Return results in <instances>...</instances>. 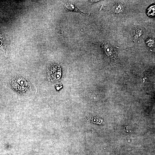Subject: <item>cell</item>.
I'll return each instance as SVG.
<instances>
[{
	"instance_id": "1",
	"label": "cell",
	"mask_w": 155,
	"mask_h": 155,
	"mask_svg": "<svg viewBox=\"0 0 155 155\" xmlns=\"http://www.w3.org/2000/svg\"><path fill=\"white\" fill-rule=\"evenodd\" d=\"M12 87L21 94H27L31 92L32 86L30 82L21 77L12 79L11 82Z\"/></svg>"
},
{
	"instance_id": "2",
	"label": "cell",
	"mask_w": 155,
	"mask_h": 155,
	"mask_svg": "<svg viewBox=\"0 0 155 155\" xmlns=\"http://www.w3.org/2000/svg\"><path fill=\"white\" fill-rule=\"evenodd\" d=\"M61 75V66L58 63H53L47 70V78L51 82H55L58 81L60 79Z\"/></svg>"
},
{
	"instance_id": "3",
	"label": "cell",
	"mask_w": 155,
	"mask_h": 155,
	"mask_svg": "<svg viewBox=\"0 0 155 155\" xmlns=\"http://www.w3.org/2000/svg\"><path fill=\"white\" fill-rule=\"evenodd\" d=\"M65 10L66 11H75L83 13V12L81 11L76 6L73 4L70 3H66L64 6Z\"/></svg>"
},
{
	"instance_id": "4",
	"label": "cell",
	"mask_w": 155,
	"mask_h": 155,
	"mask_svg": "<svg viewBox=\"0 0 155 155\" xmlns=\"http://www.w3.org/2000/svg\"><path fill=\"white\" fill-rule=\"evenodd\" d=\"M154 10L155 6H153L151 7L148 9L147 14L149 16H153L155 13Z\"/></svg>"
},
{
	"instance_id": "5",
	"label": "cell",
	"mask_w": 155,
	"mask_h": 155,
	"mask_svg": "<svg viewBox=\"0 0 155 155\" xmlns=\"http://www.w3.org/2000/svg\"><path fill=\"white\" fill-rule=\"evenodd\" d=\"M0 49L5 51V45L4 44L2 38L0 36Z\"/></svg>"
},
{
	"instance_id": "6",
	"label": "cell",
	"mask_w": 155,
	"mask_h": 155,
	"mask_svg": "<svg viewBox=\"0 0 155 155\" xmlns=\"http://www.w3.org/2000/svg\"><path fill=\"white\" fill-rule=\"evenodd\" d=\"M100 0H90L89 1V2L92 3H96L98 2Z\"/></svg>"
}]
</instances>
